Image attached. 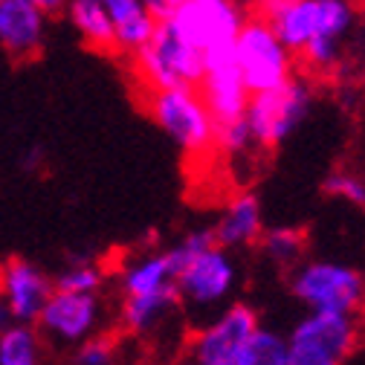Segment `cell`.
<instances>
[{"label": "cell", "mask_w": 365, "mask_h": 365, "mask_svg": "<svg viewBox=\"0 0 365 365\" xmlns=\"http://www.w3.org/2000/svg\"><path fill=\"white\" fill-rule=\"evenodd\" d=\"M174 287L180 299V313L203 325L206 319H212L232 302V293L238 287V264L230 250L212 244L177 264Z\"/></svg>", "instance_id": "cell-1"}, {"label": "cell", "mask_w": 365, "mask_h": 365, "mask_svg": "<svg viewBox=\"0 0 365 365\" xmlns=\"http://www.w3.org/2000/svg\"><path fill=\"white\" fill-rule=\"evenodd\" d=\"M133 73L145 90L163 87H197L203 78V53L182 41L174 26L163 18L157 21L151 38L130 53Z\"/></svg>", "instance_id": "cell-2"}, {"label": "cell", "mask_w": 365, "mask_h": 365, "mask_svg": "<svg viewBox=\"0 0 365 365\" xmlns=\"http://www.w3.org/2000/svg\"><path fill=\"white\" fill-rule=\"evenodd\" d=\"M290 290L307 310L356 316L365 304V272L342 261H299Z\"/></svg>", "instance_id": "cell-3"}, {"label": "cell", "mask_w": 365, "mask_h": 365, "mask_svg": "<svg viewBox=\"0 0 365 365\" xmlns=\"http://www.w3.org/2000/svg\"><path fill=\"white\" fill-rule=\"evenodd\" d=\"M148 113L165 130V136L192 157H203L215 148V119L197 87H163L148 90Z\"/></svg>", "instance_id": "cell-4"}, {"label": "cell", "mask_w": 365, "mask_h": 365, "mask_svg": "<svg viewBox=\"0 0 365 365\" xmlns=\"http://www.w3.org/2000/svg\"><path fill=\"white\" fill-rule=\"evenodd\" d=\"M356 342V316L307 310L287 334V365H345Z\"/></svg>", "instance_id": "cell-5"}, {"label": "cell", "mask_w": 365, "mask_h": 365, "mask_svg": "<svg viewBox=\"0 0 365 365\" xmlns=\"http://www.w3.org/2000/svg\"><path fill=\"white\" fill-rule=\"evenodd\" d=\"M313 93L310 84L290 76L284 84L261 90V93H250L244 119L252 133V145L258 148H279L287 136L304 122L310 110Z\"/></svg>", "instance_id": "cell-6"}, {"label": "cell", "mask_w": 365, "mask_h": 365, "mask_svg": "<svg viewBox=\"0 0 365 365\" xmlns=\"http://www.w3.org/2000/svg\"><path fill=\"white\" fill-rule=\"evenodd\" d=\"M232 53L250 93L272 90L293 76V53L264 18H250L241 24L232 41Z\"/></svg>", "instance_id": "cell-7"}, {"label": "cell", "mask_w": 365, "mask_h": 365, "mask_svg": "<svg viewBox=\"0 0 365 365\" xmlns=\"http://www.w3.org/2000/svg\"><path fill=\"white\" fill-rule=\"evenodd\" d=\"M258 328V313L250 304L230 302L206 319L186 345V365H232L247 336Z\"/></svg>", "instance_id": "cell-8"}, {"label": "cell", "mask_w": 365, "mask_h": 365, "mask_svg": "<svg viewBox=\"0 0 365 365\" xmlns=\"http://www.w3.org/2000/svg\"><path fill=\"white\" fill-rule=\"evenodd\" d=\"M165 21L182 41L206 53L220 43H232L247 15L238 0H182L168 12Z\"/></svg>", "instance_id": "cell-9"}, {"label": "cell", "mask_w": 365, "mask_h": 365, "mask_svg": "<svg viewBox=\"0 0 365 365\" xmlns=\"http://www.w3.org/2000/svg\"><path fill=\"white\" fill-rule=\"evenodd\" d=\"M197 90H200L215 125L244 116L247 102H250V90L241 78L232 43H220V47H212L203 53V78H200Z\"/></svg>", "instance_id": "cell-10"}, {"label": "cell", "mask_w": 365, "mask_h": 365, "mask_svg": "<svg viewBox=\"0 0 365 365\" xmlns=\"http://www.w3.org/2000/svg\"><path fill=\"white\" fill-rule=\"evenodd\" d=\"M102 296L99 293H73V290H53L43 304L38 322L41 331L64 345H78L87 336L99 334L102 328Z\"/></svg>", "instance_id": "cell-11"}, {"label": "cell", "mask_w": 365, "mask_h": 365, "mask_svg": "<svg viewBox=\"0 0 365 365\" xmlns=\"http://www.w3.org/2000/svg\"><path fill=\"white\" fill-rule=\"evenodd\" d=\"M53 290H56L53 279L32 261L9 258L6 264H0V296L9 304L15 322L35 325Z\"/></svg>", "instance_id": "cell-12"}, {"label": "cell", "mask_w": 365, "mask_h": 365, "mask_svg": "<svg viewBox=\"0 0 365 365\" xmlns=\"http://www.w3.org/2000/svg\"><path fill=\"white\" fill-rule=\"evenodd\" d=\"M47 24L32 0H0V50L15 61L35 58L47 43Z\"/></svg>", "instance_id": "cell-13"}, {"label": "cell", "mask_w": 365, "mask_h": 365, "mask_svg": "<svg viewBox=\"0 0 365 365\" xmlns=\"http://www.w3.org/2000/svg\"><path fill=\"white\" fill-rule=\"evenodd\" d=\"M319 15H316V32L302 47L304 64L310 70H334L339 61V43L348 35L354 24V6L351 0H316Z\"/></svg>", "instance_id": "cell-14"}, {"label": "cell", "mask_w": 365, "mask_h": 365, "mask_svg": "<svg viewBox=\"0 0 365 365\" xmlns=\"http://www.w3.org/2000/svg\"><path fill=\"white\" fill-rule=\"evenodd\" d=\"M261 232H264V215H261V203L252 192L232 195L212 226L215 241L230 252L255 247Z\"/></svg>", "instance_id": "cell-15"}, {"label": "cell", "mask_w": 365, "mask_h": 365, "mask_svg": "<svg viewBox=\"0 0 365 365\" xmlns=\"http://www.w3.org/2000/svg\"><path fill=\"white\" fill-rule=\"evenodd\" d=\"M174 310H180V299H177V287H168V290L145 293V296H122L119 319L125 331L145 336V334L160 331L174 316Z\"/></svg>", "instance_id": "cell-16"}, {"label": "cell", "mask_w": 365, "mask_h": 365, "mask_svg": "<svg viewBox=\"0 0 365 365\" xmlns=\"http://www.w3.org/2000/svg\"><path fill=\"white\" fill-rule=\"evenodd\" d=\"M177 267L165 252H143L130 258L122 272H119V290L122 296H145V293H160L174 287Z\"/></svg>", "instance_id": "cell-17"}, {"label": "cell", "mask_w": 365, "mask_h": 365, "mask_svg": "<svg viewBox=\"0 0 365 365\" xmlns=\"http://www.w3.org/2000/svg\"><path fill=\"white\" fill-rule=\"evenodd\" d=\"M102 6L113 24V50L133 53L151 38L157 18L145 9V0H102Z\"/></svg>", "instance_id": "cell-18"}, {"label": "cell", "mask_w": 365, "mask_h": 365, "mask_svg": "<svg viewBox=\"0 0 365 365\" xmlns=\"http://www.w3.org/2000/svg\"><path fill=\"white\" fill-rule=\"evenodd\" d=\"M67 21L93 50H113V24L102 6V0H64Z\"/></svg>", "instance_id": "cell-19"}, {"label": "cell", "mask_w": 365, "mask_h": 365, "mask_svg": "<svg viewBox=\"0 0 365 365\" xmlns=\"http://www.w3.org/2000/svg\"><path fill=\"white\" fill-rule=\"evenodd\" d=\"M43 348L35 325L15 322L0 334V365H41Z\"/></svg>", "instance_id": "cell-20"}, {"label": "cell", "mask_w": 365, "mask_h": 365, "mask_svg": "<svg viewBox=\"0 0 365 365\" xmlns=\"http://www.w3.org/2000/svg\"><path fill=\"white\" fill-rule=\"evenodd\" d=\"M232 365H287V336L258 325L241 345Z\"/></svg>", "instance_id": "cell-21"}, {"label": "cell", "mask_w": 365, "mask_h": 365, "mask_svg": "<svg viewBox=\"0 0 365 365\" xmlns=\"http://www.w3.org/2000/svg\"><path fill=\"white\" fill-rule=\"evenodd\" d=\"M258 247L261 252L279 267H296L302 258H304V250H307V235L302 230H293V226H272L258 238Z\"/></svg>", "instance_id": "cell-22"}, {"label": "cell", "mask_w": 365, "mask_h": 365, "mask_svg": "<svg viewBox=\"0 0 365 365\" xmlns=\"http://www.w3.org/2000/svg\"><path fill=\"white\" fill-rule=\"evenodd\" d=\"M58 290H73V293H99L105 284V269L93 261V258H70L61 272L53 282Z\"/></svg>", "instance_id": "cell-23"}, {"label": "cell", "mask_w": 365, "mask_h": 365, "mask_svg": "<svg viewBox=\"0 0 365 365\" xmlns=\"http://www.w3.org/2000/svg\"><path fill=\"white\" fill-rule=\"evenodd\" d=\"M215 148H220L230 157H241L252 148V133L244 116L230 119V122H217L215 125Z\"/></svg>", "instance_id": "cell-24"}, {"label": "cell", "mask_w": 365, "mask_h": 365, "mask_svg": "<svg viewBox=\"0 0 365 365\" xmlns=\"http://www.w3.org/2000/svg\"><path fill=\"white\" fill-rule=\"evenodd\" d=\"M325 192L336 200H345L351 206L365 209V177H359L356 171L348 168H336L325 177Z\"/></svg>", "instance_id": "cell-25"}, {"label": "cell", "mask_w": 365, "mask_h": 365, "mask_svg": "<svg viewBox=\"0 0 365 365\" xmlns=\"http://www.w3.org/2000/svg\"><path fill=\"white\" fill-rule=\"evenodd\" d=\"M116 342L110 336H87L84 342L76 345V356H73V365H116Z\"/></svg>", "instance_id": "cell-26"}, {"label": "cell", "mask_w": 365, "mask_h": 365, "mask_svg": "<svg viewBox=\"0 0 365 365\" xmlns=\"http://www.w3.org/2000/svg\"><path fill=\"white\" fill-rule=\"evenodd\" d=\"M32 4L43 12V15H58V12H64V0H32Z\"/></svg>", "instance_id": "cell-27"}, {"label": "cell", "mask_w": 365, "mask_h": 365, "mask_svg": "<svg viewBox=\"0 0 365 365\" xmlns=\"http://www.w3.org/2000/svg\"><path fill=\"white\" fill-rule=\"evenodd\" d=\"M9 325H15V316H12V310H9V304L4 302V296H0V334H4Z\"/></svg>", "instance_id": "cell-28"}, {"label": "cell", "mask_w": 365, "mask_h": 365, "mask_svg": "<svg viewBox=\"0 0 365 365\" xmlns=\"http://www.w3.org/2000/svg\"><path fill=\"white\" fill-rule=\"evenodd\" d=\"M41 163H43V151H41V148H29V151H26V160H24V168H26V171H35Z\"/></svg>", "instance_id": "cell-29"}, {"label": "cell", "mask_w": 365, "mask_h": 365, "mask_svg": "<svg viewBox=\"0 0 365 365\" xmlns=\"http://www.w3.org/2000/svg\"><path fill=\"white\" fill-rule=\"evenodd\" d=\"M165 4H171V6H177V4H182V0H165Z\"/></svg>", "instance_id": "cell-30"}, {"label": "cell", "mask_w": 365, "mask_h": 365, "mask_svg": "<svg viewBox=\"0 0 365 365\" xmlns=\"http://www.w3.org/2000/svg\"><path fill=\"white\" fill-rule=\"evenodd\" d=\"M362 316H365V304H362Z\"/></svg>", "instance_id": "cell-31"}]
</instances>
